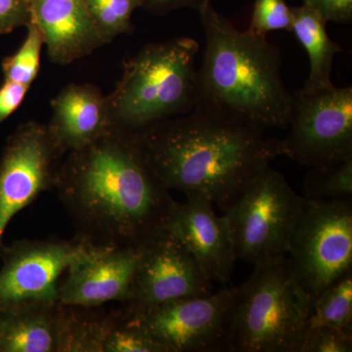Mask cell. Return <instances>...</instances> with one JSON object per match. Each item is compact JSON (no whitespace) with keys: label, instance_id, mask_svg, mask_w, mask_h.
<instances>
[{"label":"cell","instance_id":"obj_19","mask_svg":"<svg viewBox=\"0 0 352 352\" xmlns=\"http://www.w3.org/2000/svg\"><path fill=\"white\" fill-rule=\"evenodd\" d=\"M58 302V352H102L113 312Z\"/></svg>","mask_w":352,"mask_h":352},{"label":"cell","instance_id":"obj_1","mask_svg":"<svg viewBox=\"0 0 352 352\" xmlns=\"http://www.w3.org/2000/svg\"><path fill=\"white\" fill-rule=\"evenodd\" d=\"M54 188L76 236L98 247L140 245L168 228L177 201L133 132L113 127L67 153Z\"/></svg>","mask_w":352,"mask_h":352},{"label":"cell","instance_id":"obj_10","mask_svg":"<svg viewBox=\"0 0 352 352\" xmlns=\"http://www.w3.org/2000/svg\"><path fill=\"white\" fill-rule=\"evenodd\" d=\"M105 247L71 240H21L0 247V312L34 303H57L59 278L80 259Z\"/></svg>","mask_w":352,"mask_h":352},{"label":"cell","instance_id":"obj_27","mask_svg":"<svg viewBox=\"0 0 352 352\" xmlns=\"http://www.w3.org/2000/svg\"><path fill=\"white\" fill-rule=\"evenodd\" d=\"M31 20V0H0V36L27 27Z\"/></svg>","mask_w":352,"mask_h":352},{"label":"cell","instance_id":"obj_25","mask_svg":"<svg viewBox=\"0 0 352 352\" xmlns=\"http://www.w3.org/2000/svg\"><path fill=\"white\" fill-rule=\"evenodd\" d=\"M292 19L291 7L285 0H254L248 31L261 36L273 31L291 32Z\"/></svg>","mask_w":352,"mask_h":352},{"label":"cell","instance_id":"obj_29","mask_svg":"<svg viewBox=\"0 0 352 352\" xmlns=\"http://www.w3.org/2000/svg\"><path fill=\"white\" fill-rule=\"evenodd\" d=\"M30 87L6 80L0 85V124L20 107Z\"/></svg>","mask_w":352,"mask_h":352},{"label":"cell","instance_id":"obj_20","mask_svg":"<svg viewBox=\"0 0 352 352\" xmlns=\"http://www.w3.org/2000/svg\"><path fill=\"white\" fill-rule=\"evenodd\" d=\"M323 326L352 333V270L324 289L312 303L308 329Z\"/></svg>","mask_w":352,"mask_h":352},{"label":"cell","instance_id":"obj_6","mask_svg":"<svg viewBox=\"0 0 352 352\" xmlns=\"http://www.w3.org/2000/svg\"><path fill=\"white\" fill-rule=\"evenodd\" d=\"M303 203L282 173L261 168L224 214L236 259L256 265L287 256Z\"/></svg>","mask_w":352,"mask_h":352},{"label":"cell","instance_id":"obj_13","mask_svg":"<svg viewBox=\"0 0 352 352\" xmlns=\"http://www.w3.org/2000/svg\"><path fill=\"white\" fill-rule=\"evenodd\" d=\"M214 205L207 197L186 195V201L176 206L166 229L191 252L210 282L226 284L237 259L226 217L215 212Z\"/></svg>","mask_w":352,"mask_h":352},{"label":"cell","instance_id":"obj_12","mask_svg":"<svg viewBox=\"0 0 352 352\" xmlns=\"http://www.w3.org/2000/svg\"><path fill=\"white\" fill-rule=\"evenodd\" d=\"M212 292V282L195 258L166 229L143 244L129 295L120 308L136 315L170 300Z\"/></svg>","mask_w":352,"mask_h":352},{"label":"cell","instance_id":"obj_28","mask_svg":"<svg viewBox=\"0 0 352 352\" xmlns=\"http://www.w3.org/2000/svg\"><path fill=\"white\" fill-rule=\"evenodd\" d=\"M326 22L349 24L352 21V0H303Z\"/></svg>","mask_w":352,"mask_h":352},{"label":"cell","instance_id":"obj_23","mask_svg":"<svg viewBox=\"0 0 352 352\" xmlns=\"http://www.w3.org/2000/svg\"><path fill=\"white\" fill-rule=\"evenodd\" d=\"M28 34L17 52L4 58L1 63L4 78L10 82L31 87L41 69V53L44 45L43 32L31 20Z\"/></svg>","mask_w":352,"mask_h":352},{"label":"cell","instance_id":"obj_7","mask_svg":"<svg viewBox=\"0 0 352 352\" xmlns=\"http://www.w3.org/2000/svg\"><path fill=\"white\" fill-rule=\"evenodd\" d=\"M287 258L296 281L312 303L324 289L351 271V199L305 198Z\"/></svg>","mask_w":352,"mask_h":352},{"label":"cell","instance_id":"obj_17","mask_svg":"<svg viewBox=\"0 0 352 352\" xmlns=\"http://www.w3.org/2000/svg\"><path fill=\"white\" fill-rule=\"evenodd\" d=\"M57 303L0 312V352H58Z\"/></svg>","mask_w":352,"mask_h":352},{"label":"cell","instance_id":"obj_21","mask_svg":"<svg viewBox=\"0 0 352 352\" xmlns=\"http://www.w3.org/2000/svg\"><path fill=\"white\" fill-rule=\"evenodd\" d=\"M303 179V196L311 200H344L352 196V159L314 166Z\"/></svg>","mask_w":352,"mask_h":352},{"label":"cell","instance_id":"obj_16","mask_svg":"<svg viewBox=\"0 0 352 352\" xmlns=\"http://www.w3.org/2000/svg\"><path fill=\"white\" fill-rule=\"evenodd\" d=\"M47 126L63 155L85 147L113 129L107 96L91 83H69L51 101Z\"/></svg>","mask_w":352,"mask_h":352},{"label":"cell","instance_id":"obj_2","mask_svg":"<svg viewBox=\"0 0 352 352\" xmlns=\"http://www.w3.org/2000/svg\"><path fill=\"white\" fill-rule=\"evenodd\" d=\"M133 133L168 189L207 197L224 210L252 176L280 156L279 139L197 109Z\"/></svg>","mask_w":352,"mask_h":352},{"label":"cell","instance_id":"obj_18","mask_svg":"<svg viewBox=\"0 0 352 352\" xmlns=\"http://www.w3.org/2000/svg\"><path fill=\"white\" fill-rule=\"evenodd\" d=\"M291 32L307 51L309 60V76L302 92H315L335 87L331 80L336 55L342 52L339 43L328 36L327 22L316 11L305 4L291 7Z\"/></svg>","mask_w":352,"mask_h":352},{"label":"cell","instance_id":"obj_30","mask_svg":"<svg viewBox=\"0 0 352 352\" xmlns=\"http://www.w3.org/2000/svg\"><path fill=\"white\" fill-rule=\"evenodd\" d=\"M208 2H212V0H143L142 8L155 15L164 16L182 8L198 10Z\"/></svg>","mask_w":352,"mask_h":352},{"label":"cell","instance_id":"obj_24","mask_svg":"<svg viewBox=\"0 0 352 352\" xmlns=\"http://www.w3.org/2000/svg\"><path fill=\"white\" fill-rule=\"evenodd\" d=\"M102 352H164L163 349L122 309L113 311Z\"/></svg>","mask_w":352,"mask_h":352},{"label":"cell","instance_id":"obj_8","mask_svg":"<svg viewBox=\"0 0 352 352\" xmlns=\"http://www.w3.org/2000/svg\"><path fill=\"white\" fill-rule=\"evenodd\" d=\"M292 94L289 133L278 140L280 156L308 168L352 159V87Z\"/></svg>","mask_w":352,"mask_h":352},{"label":"cell","instance_id":"obj_11","mask_svg":"<svg viewBox=\"0 0 352 352\" xmlns=\"http://www.w3.org/2000/svg\"><path fill=\"white\" fill-rule=\"evenodd\" d=\"M64 156L47 126L34 120L21 124L7 139L0 159V247L11 219L54 188Z\"/></svg>","mask_w":352,"mask_h":352},{"label":"cell","instance_id":"obj_22","mask_svg":"<svg viewBox=\"0 0 352 352\" xmlns=\"http://www.w3.org/2000/svg\"><path fill=\"white\" fill-rule=\"evenodd\" d=\"M88 13L106 43L132 32V14L143 0H85Z\"/></svg>","mask_w":352,"mask_h":352},{"label":"cell","instance_id":"obj_15","mask_svg":"<svg viewBox=\"0 0 352 352\" xmlns=\"http://www.w3.org/2000/svg\"><path fill=\"white\" fill-rule=\"evenodd\" d=\"M31 10L52 63L66 66L106 44L85 0H31Z\"/></svg>","mask_w":352,"mask_h":352},{"label":"cell","instance_id":"obj_14","mask_svg":"<svg viewBox=\"0 0 352 352\" xmlns=\"http://www.w3.org/2000/svg\"><path fill=\"white\" fill-rule=\"evenodd\" d=\"M143 245L104 248L68 268L59 285L58 302L80 307H101L126 300Z\"/></svg>","mask_w":352,"mask_h":352},{"label":"cell","instance_id":"obj_3","mask_svg":"<svg viewBox=\"0 0 352 352\" xmlns=\"http://www.w3.org/2000/svg\"><path fill=\"white\" fill-rule=\"evenodd\" d=\"M197 11L206 48L195 109L263 131L288 129L293 94L282 78L279 48L266 36L238 30L212 2Z\"/></svg>","mask_w":352,"mask_h":352},{"label":"cell","instance_id":"obj_26","mask_svg":"<svg viewBox=\"0 0 352 352\" xmlns=\"http://www.w3.org/2000/svg\"><path fill=\"white\" fill-rule=\"evenodd\" d=\"M352 333L332 327L307 329L300 352H351Z\"/></svg>","mask_w":352,"mask_h":352},{"label":"cell","instance_id":"obj_4","mask_svg":"<svg viewBox=\"0 0 352 352\" xmlns=\"http://www.w3.org/2000/svg\"><path fill=\"white\" fill-rule=\"evenodd\" d=\"M199 48L196 39L182 36L147 44L126 60L107 96L113 127L135 132L193 111Z\"/></svg>","mask_w":352,"mask_h":352},{"label":"cell","instance_id":"obj_5","mask_svg":"<svg viewBox=\"0 0 352 352\" xmlns=\"http://www.w3.org/2000/svg\"><path fill=\"white\" fill-rule=\"evenodd\" d=\"M236 287L228 352H300L312 300L296 281L287 256L256 264Z\"/></svg>","mask_w":352,"mask_h":352},{"label":"cell","instance_id":"obj_9","mask_svg":"<svg viewBox=\"0 0 352 352\" xmlns=\"http://www.w3.org/2000/svg\"><path fill=\"white\" fill-rule=\"evenodd\" d=\"M235 298L236 287H223L127 315L164 352L227 351Z\"/></svg>","mask_w":352,"mask_h":352}]
</instances>
